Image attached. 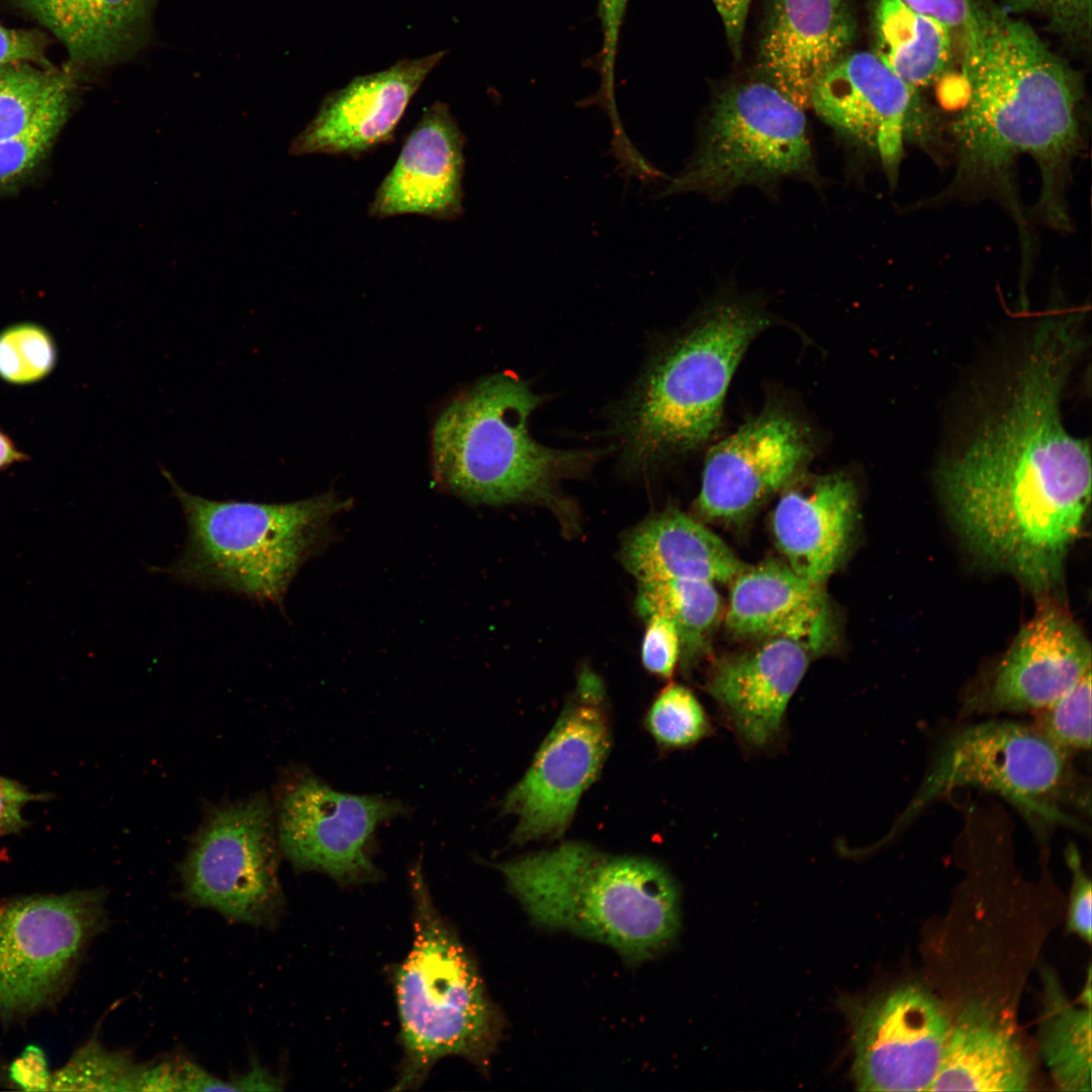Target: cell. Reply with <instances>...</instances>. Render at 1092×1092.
<instances>
[{
    "instance_id": "obj_23",
    "label": "cell",
    "mask_w": 1092,
    "mask_h": 1092,
    "mask_svg": "<svg viewBox=\"0 0 1092 1092\" xmlns=\"http://www.w3.org/2000/svg\"><path fill=\"white\" fill-rule=\"evenodd\" d=\"M727 629L744 638H788L809 651L823 649L831 634L823 585L786 563L765 561L745 568L730 582Z\"/></svg>"
},
{
    "instance_id": "obj_30",
    "label": "cell",
    "mask_w": 1092,
    "mask_h": 1092,
    "mask_svg": "<svg viewBox=\"0 0 1092 1092\" xmlns=\"http://www.w3.org/2000/svg\"><path fill=\"white\" fill-rule=\"evenodd\" d=\"M72 79L51 68L26 62L0 67V140L29 128L59 102L71 99Z\"/></svg>"
},
{
    "instance_id": "obj_20",
    "label": "cell",
    "mask_w": 1092,
    "mask_h": 1092,
    "mask_svg": "<svg viewBox=\"0 0 1092 1092\" xmlns=\"http://www.w3.org/2000/svg\"><path fill=\"white\" fill-rule=\"evenodd\" d=\"M855 30L848 0H771L759 47L760 71L806 108L820 77L847 54Z\"/></svg>"
},
{
    "instance_id": "obj_40",
    "label": "cell",
    "mask_w": 1092,
    "mask_h": 1092,
    "mask_svg": "<svg viewBox=\"0 0 1092 1092\" xmlns=\"http://www.w3.org/2000/svg\"><path fill=\"white\" fill-rule=\"evenodd\" d=\"M50 799V794L32 793L22 784L0 776V837L17 834L28 826L22 815L26 804Z\"/></svg>"
},
{
    "instance_id": "obj_28",
    "label": "cell",
    "mask_w": 1092,
    "mask_h": 1092,
    "mask_svg": "<svg viewBox=\"0 0 1092 1092\" xmlns=\"http://www.w3.org/2000/svg\"><path fill=\"white\" fill-rule=\"evenodd\" d=\"M1039 1046L1062 1091H1091V1005L1073 1006L1051 972L1043 977Z\"/></svg>"
},
{
    "instance_id": "obj_42",
    "label": "cell",
    "mask_w": 1092,
    "mask_h": 1092,
    "mask_svg": "<svg viewBox=\"0 0 1092 1092\" xmlns=\"http://www.w3.org/2000/svg\"><path fill=\"white\" fill-rule=\"evenodd\" d=\"M914 11L931 17L948 28L964 26L972 0H901Z\"/></svg>"
},
{
    "instance_id": "obj_24",
    "label": "cell",
    "mask_w": 1092,
    "mask_h": 1092,
    "mask_svg": "<svg viewBox=\"0 0 1092 1092\" xmlns=\"http://www.w3.org/2000/svg\"><path fill=\"white\" fill-rule=\"evenodd\" d=\"M1031 1071L1012 1019L991 1006L970 1003L950 1025L928 1091H1024Z\"/></svg>"
},
{
    "instance_id": "obj_2",
    "label": "cell",
    "mask_w": 1092,
    "mask_h": 1092,
    "mask_svg": "<svg viewBox=\"0 0 1092 1092\" xmlns=\"http://www.w3.org/2000/svg\"><path fill=\"white\" fill-rule=\"evenodd\" d=\"M966 105L953 125L957 180L1002 179L1013 160L1038 165V209L1066 228L1064 189L1081 142L1075 81L1025 22L985 1L972 0L964 24Z\"/></svg>"
},
{
    "instance_id": "obj_6",
    "label": "cell",
    "mask_w": 1092,
    "mask_h": 1092,
    "mask_svg": "<svg viewBox=\"0 0 1092 1092\" xmlns=\"http://www.w3.org/2000/svg\"><path fill=\"white\" fill-rule=\"evenodd\" d=\"M541 399L518 377L498 373L462 392L438 417L432 434L437 483L474 503L543 496L558 476L595 452L544 446L529 434Z\"/></svg>"
},
{
    "instance_id": "obj_7",
    "label": "cell",
    "mask_w": 1092,
    "mask_h": 1092,
    "mask_svg": "<svg viewBox=\"0 0 1092 1092\" xmlns=\"http://www.w3.org/2000/svg\"><path fill=\"white\" fill-rule=\"evenodd\" d=\"M416 938L398 968L395 989L406 1062L399 1085L417 1084L449 1055L484 1063L499 1019L464 948L437 915L418 866Z\"/></svg>"
},
{
    "instance_id": "obj_14",
    "label": "cell",
    "mask_w": 1092,
    "mask_h": 1092,
    "mask_svg": "<svg viewBox=\"0 0 1092 1092\" xmlns=\"http://www.w3.org/2000/svg\"><path fill=\"white\" fill-rule=\"evenodd\" d=\"M813 453L808 426L784 406H766L709 450L699 512L714 522L744 520L800 477Z\"/></svg>"
},
{
    "instance_id": "obj_9",
    "label": "cell",
    "mask_w": 1092,
    "mask_h": 1092,
    "mask_svg": "<svg viewBox=\"0 0 1092 1092\" xmlns=\"http://www.w3.org/2000/svg\"><path fill=\"white\" fill-rule=\"evenodd\" d=\"M813 174L803 109L767 81L740 82L716 96L696 153L662 195L722 196L744 185Z\"/></svg>"
},
{
    "instance_id": "obj_5",
    "label": "cell",
    "mask_w": 1092,
    "mask_h": 1092,
    "mask_svg": "<svg viewBox=\"0 0 1092 1092\" xmlns=\"http://www.w3.org/2000/svg\"><path fill=\"white\" fill-rule=\"evenodd\" d=\"M161 471L187 525L184 548L167 573L179 582L257 603L281 604L324 529L347 505L332 492L279 504L209 499Z\"/></svg>"
},
{
    "instance_id": "obj_3",
    "label": "cell",
    "mask_w": 1092,
    "mask_h": 1092,
    "mask_svg": "<svg viewBox=\"0 0 1092 1092\" xmlns=\"http://www.w3.org/2000/svg\"><path fill=\"white\" fill-rule=\"evenodd\" d=\"M497 868L535 922L606 943L629 961L655 954L678 931L677 888L650 859L568 842Z\"/></svg>"
},
{
    "instance_id": "obj_17",
    "label": "cell",
    "mask_w": 1092,
    "mask_h": 1092,
    "mask_svg": "<svg viewBox=\"0 0 1092 1092\" xmlns=\"http://www.w3.org/2000/svg\"><path fill=\"white\" fill-rule=\"evenodd\" d=\"M1091 670V647L1067 612L1041 607L1024 624L966 713L1036 712Z\"/></svg>"
},
{
    "instance_id": "obj_31",
    "label": "cell",
    "mask_w": 1092,
    "mask_h": 1092,
    "mask_svg": "<svg viewBox=\"0 0 1092 1092\" xmlns=\"http://www.w3.org/2000/svg\"><path fill=\"white\" fill-rule=\"evenodd\" d=\"M143 1065L91 1039L49 1078L48 1090L140 1091Z\"/></svg>"
},
{
    "instance_id": "obj_32",
    "label": "cell",
    "mask_w": 1092,
    "mask_h": 1092,
    "mask_svg": "<svg viewBox=\"0 0 1092 1092\" xmlns=\"http://www.w3.org/2000/svg\"><path fill=\"white\" fill-rule=\"evenodd\" d=\"M57 360L55 341L40 325L20 323L0 332V378L24 385L46 378Z\"/></svg>"
},
{
    "instance_id": "obj_1",
    "label": "cell",
    "mask_w": 1092,
    "mask_h": 1092,
    "mask_svg": "<svg viewBox=\"0 0 1092 1092\" xmlns=\"http://www.w3.org/2000/svg\"><path fill=\"white\" fill-rule=\"evenodd\" d=\"M1076 345L1037 332L1008 403L940 469L941 495L970 549L1035 594L1060 579L1091 498L1089 444L1068 433L1061 399Z\"/></svg>"
},
{
    "instance_id": "obj_34",
    "label": "cell",
    "mask_w": 1092,
    "mask_h": 1092,
    "mask_svg": "<svg viewBox=\"0 0 1092 1092\" xmlns=\"http://www.w3.org/2000/svg\"><path fill=\"white\" fill-rule=\"evenodd\" d=\"M647 727L658 743L682 747L699 741L709 731L705 711L687 688L670 685L649 709Z\"/></svg>"
},
{
    "instance_id": "obj_4",
    "label": "cell",
    "mask_w": 1092,
    "mask_h": 1092,
    "mask_svg": "<svg viewBox=\"0 0 1092 1092\" xmlns=\"http://www.w3.org/2000/svg\"><path fill=\"white\" fill-rule=\"evenodd\" d=\"M768 325L751 300L726 297L668 343L618 413L626 462L647 468L708 442L744 352Z\"/></svg>"
},
{
    "instance_id": "obj_12",
    "label": "cell",
    "mask_w": 1092,
    "mask_h": 1092,
    "mask_svg": "<svg viewBox=\"0 0 1092 1092\" xmlns=\"http://www.w3.org/2000/svg\"><path fill=\"white\" fill-rule=\"evenodd\" d=\"M610 744L602 687L592 676L582 677L525 777L505 798L504 812L518 818L513 841L561 837L582 793L597 779Z\"/></svg>"
},
{
    "instance_id": "obj_25",
    "label": "cell",
    "mask_w": 1092,
    "mask_h": 1092,
    "mask_svg": "<svg viewBox=\"0 0 1092 1092\" xmlns=\"http://www.w3.org/2000/svg\"><path fill=\"white\" fill-rule=\"evenodd\" d=\"M77 65L101 68L130 60L149 42L158 0H19Z\"/></svg>"
},
{
    "instance_id": "obj_33",
    "label": "cell",
    "mask_w": 1092,
    "mask_h": 1092,
    "mask_svg": "<svg viewBox=\"0 0 1092 1092\" xmlns=\"http://www.w3.org/2000/svg\"><path fill=\"white\" fill-rule=\"evenodd\" d=\"M1034 729L1070 754L1091 747V670L1068 692L1034 712Z\"/></svg>"
},
{
    "instance_id": "obj_43",
    "label": "cell",
    "mask_w": 1092,
    "mask_h": 1092,
    "mask_svg": "<svg viewBox=\"0 0 1092 1092\" xmlns=\"http://www.w3.org/2000/svg\"><path fill=\"white\" fill-rule=\"evenodd\" d=\"M719 12L726 31L729 47L736 59L740 58L743 32L751 0H712Z\"/></svg>"
},
{
    "instance_id": "obj_29",
    "label": "cell",
    "mask_w": 1092,
    "mask_h": 1092,
    "mask_svg": "<svg viewBox=\"0 0 1092 1092\" xmlns=\"http://www.w3.org/2000/svg\"><path fill=\"white\" fill-rule=\"evenodd\" d=\"M636 607L644 619L659 615L674 624L686 667L709 648L723 611L714 583L689 579L639 583Z\"/></svg>"
},
{
    "instance_id": "obj_15",
    "label": "cell",
    "mask_w": 1092,
    "mask_h": 1092,
    "mask_svg": "<svg viewBox=\"0 0 1092 1092\" xmlns=\"http://www.w3.org/2000/svg\"><path fill=\"white\" fill-rule=\"evenodd\" d=\"M951 1021L926 989L910 985L877 997L854 1019L852 1076L860 1091H928Z\"/></svg>"
},
{
    "instance_id": "obj_35",
    "label": "cell",
    "mask_w": 1092,
    "mask_h": 1092,
    "mask_svg": "<svg viewBox=\"0 0 1092 1092\" xmlns=\"http://www.w3.org/2000/svg\"><path fill=\"white\" fill-rule=\"evenodd\" d=\"M70 102H59L23 132L0 140V188L16 183L42 160L65 122Z\"/></svg>"
},
{
    "instance_id": "obj_27",
    "label": "cell",
    "mask_w": 1092,
    "mask_h": 1092,
    "mask_svg": "<svg viewBox=\"0 0 1092 1092\" xmlns=\"http://www.w3.org/2000/svg\"><path fill=\"white\" fill-rule=\"evenodd\" d=\"M877 57L914 88L929 85L950 58V28L920 14L901 0H876Z\"/></svg>"
},
{
    "instance_id": "obj_10",
    "label": "cell",
    "mask_w": 1092,
    "mask_h": 1092,
    "mask_svg": "<svg viewBox=\"0 0 1092 1092\" xmlns=\"http://www.w3.org/2000/svg\"><path fill=\"white\" fill-rule=\"evenodd\" d=\"M105 892L77 890L0 899V1021L55 1007L92 940L108 925Z\"/></svg>"
},
{
    "instance_id": "obj_41",
    "label": "cell",
    "mask_w": 1092,
    "mask_h": 1092,
    "mask_svg": "<svg viewBox=\"0 0 1092 1092\" xmlns=\"http://www.w3.org/2000/svg\"><path fill=\"white\" fill-rule=\"evenodd\" d=\"M19 62L46 63L40 39L32 32L0 25V67Z\"/></svg>"
},
{
    "instance_id": "obj_11",
    "label": "cell",
    "mask_w": 1092,
    "mask_h": 1092,
    "mask_svg": "<svg viewBox=\"0 0 1092 1092\" xmlns=\"http://www.w3.org/2000/svg\"><path fill=\"white\" fill-rule=\"evenodd\" d=\"M278 846L264 794L212 807L180 866L184 899L235 922L273 924L283 903Z\"/></svg>"
},
{
    "instance_id": "obj_21",
    "label": "cell",
    "mask_w": 1092,
    "mask_h": 1092,
    "mask_svg": "<svg viewBox=\"0 0 1092 1092\" xmlns=\"http://www.w3.org/2000/svg\"><path fill=\"white\" fill-rule=\"evenodd\" d=\"M801 477V476H800ZM772 512L771 528L787 565L824 585L845 559L857 520V491L843 472L794 480Z\"/></svg>"
},
{
    "instance_id": "obj_13",
    "label": "cell",
    "mask_w": 1092,
    "mask_h": 1092,
    "mask_svg": "<svg viewBox=\"0 0 1092 1092\" xmlns=\"http://www.w3.org/2000/svg\"><path fill=\"white\" fill-rule=\"evenodd\" d=\"M399 800L333 789L302 770L281 786L277 801L278 843L292 866L343 882L373 878L371 853L378 827L408 814Z\"/></svg>"
},
{
    "instance_id": "obj_44",
    "label": "cell",
    "mask_w": 1092,
    "mask_h": 1092,
    "mask_svg": "<svg viewBox=\"0 0 1092 1092\" xmlns=\"http://www.w3.org/2000/svg\"><path fill=\"white\" fill-rule=\"evenodd\" d=\"M26 459L27 456L17 449L11 438L0 431V471Z\"/></svg>"
},
{
    "instance_id": "obj_18",
    "label": "cell",
    "mask_w": 1092,
    "mask_h": 1092,
    "mask_svg": "<svg viewBox=\"0 0 1092 1092\" xmlns=\"http://www.w3.org/2000/svg\"><path fill=\"white\" fill-rule=\"evenodd\" d=\"M445 54L402 59L330 92L292 140L289 153L357 158L390 143L412 98Z\"/></svg>"
},
{
    "instance_id": "obj_38",
    "label": "cell",
    "mask_w": 1092,
    "mask_h": 1092,
    "mask_svg": "<svg viewBox=\"0 0 1092 1092\" xmlns=\"http://www.w3.org/2000/svg\"><path fill=\"white\" fill-rule=\"evenodd\" d=\"M628 0H599V16L603 30L602 92L607 110L616 111L614 78L617 46Z\"/></svg>"
},
{
    "instance_id": "obj_8",
    "label": "cell",
    "mask_w": 1092,
    "mask_h": 1092,
    "mask_svg": "<svg viewBox=\"0 0 1092 1092\" xmlns=\"http://www.w3.org/2000/svg\"><path fill=\"white\" fill-rule=\"evenodd\" d=\"M1069 754L1032 725L988 721L949 736L938 748L916 794L890 831L907 826L927 805L958 787L972 786L1001 795L1029 820L1078 827L1062 809L1073 797L1085 798Z\"/></svg>"
},
{
    "instance_id": "obj_37",
    "label": "cell",
    "mask_w": 1092,
    "mask_h": 1092,
    "mask_svg": "<svg viewBox=\"0 0 1092 1092\" xmlns=\"http://www.w3.org/2000/svg\"><path fill=\"white\" fill-rule=\"evenodd\" d=\"M1016 12L1033 13L1061 32L1083 34L1090 24L1091 0H1004Z\"/></svg>"
},
{
    "instance_id": "obj_26",
    "label": "cell",
    "mask_w": 1092,
    "mask_h": 1092,
    "mask_svg": "<svg viewBox=\"0 0 1092 1092\" xmlns=\"http://www.w3.org/2000/svg\"><path fill=\"white\" fill-rule=\"evenodd\" d=\"M623 562L639 583L669 579L728 583L745 568L719 536L675 510L637 527L625 541Z\"/></svg>"
},
{
    "instance_id": "obj_16",
    "label": "cell",
    "mask_w": 1092,
    "mask_h": 1092,
    "mask_svg": "<svg viewBox=\"0 0 1092 1092\" xmlns=\"http://www.w3.org/2000/svg\"><path fill=\"white\" fill-rule=\"evenodd\" d=\"M810 106L840 134L874 152L892 183L906 138L925 123L917 89L870 52L835 62L815 84Z\"/></svg>"
},
{
    "instance_id": "obj_22",
    "label": "cell",
    "mask_w": 1092,
    "mask_h": 1092,
    "mask_svg": "<svg viewBox=\"0 0 1092 1092\" xmlns=\"http://www.w3.org/2000/svg\"><path fill=\"white\" fill-rule=\"evenodd\" d=\"M809 658V649L798 641L765 639L753 649L720 660L708 691L727 710L745 741L763 745L779 732Z\"/></svg>"
},
{
    "instance_id": "obj_36",
    "label": "cell",
    "mask_w": 1092,
    "mask_h": 1092,
    "mask_svg": "<svg viewBox=\"0 0 1092 1092\" xmlns=\"http://www.w3.org/2000/svg\"><path fill=\"white\" fill-rule=\"evenodd\" d=\"M642 641L641 657L647 670L669 677L680 657V640L674 624L667 618L652 615Z\"/></svg>"
},
{
    "instance_id": "obj_19",
    "label": "cell",
    "mask_w": 1092,
    "mask_h": 1092,
    "mask_svg": "<svg viewBox=\"0 0 1092 1092\" xmlns=\"http://www.w3.org/2000/svg\"><path fill=\"white\" fill-rule=\"evenodd\" d=\"M465 136L448 104L435 101L407 134L368 207L373 218L418 214L451 221L463 207Z\"/></svg>"
},
{
    "instance_id": "obj_39",
    "label": "cell",
    "mask_w": 1092,
    "mask_h": 1092,
    "mask_svg": "<svg viewBox=\"0 0 1092 1092\" xmlns=\"http://www.w3.org/2000/svg\"><path fill=\"white\" fill-rule=\"evenodd\" d=\"M1067 864L1072 872V886L1068 910V929L1087 942L1091 941V881L1085 874L1081 856L1074 844L1065 851Z\"/></svg>"
}]
</instances>
